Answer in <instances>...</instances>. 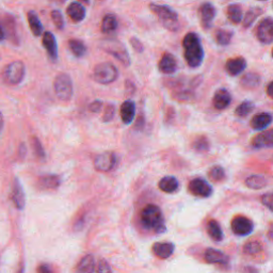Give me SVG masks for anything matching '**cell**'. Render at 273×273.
Wrapping results in <instances>:
<instances>
[{
    "instance_id": "obj_1",
    "label": "cell",
    "mask_w": 273,
    "mask_h": 273,
    "mask_svg": "<svg viewBox=\"0 0 273 273\" xmlns=\"http://www.w3.org/2000/svg\"><path fill=\"white\" fill-rule=\"evenodd\" d=\"M182 46L183 57H185V60L190 68L196 69L201 66L204 61L205 53L198 35L194 32L187 33L183 38Z\"/></svg>"
},
{
    "instance_id": "obj_2",
    "label": "cell",
    "mask_w": 273,
    "mask_h": 273,
    "mask_svg": "<svg viewBox=\"0 0 273 273\" xmlns=\"http://www.w3.org/2000/svg\"><path fill=\"white\" fill-rule=\"evenodd\" d=\"M141 222L147 230L156 233H162L166 231L164 215H162L161 209L156 205L150 204L142 210Z\"/></svg>"
},
{
    "instance_id": "obj_3",
    "label": "cell",
    "mask_w": 273,
    "mask_h": 273,
    "mask_svg": "<svg viewBox=\"0 0 273 273\" xmlns=\"http://www.w3.org/2000/svg\"><path fill=\"white\" fill-rule=\"evenodd\" d=\"M150 9L159 19L160 23L170 31H176L180 28V19L177 13L168 5L151 3Z\"/></svg>"
},
{
    "instance_id": "obj_4",
    "label": "cell",
    "mask_w": 273,
    "mask_h": 273,
    "mask_svg": "<svg viewBox=\"0 0 273 273\" xmlns=\"http://www.w3.org/2000/svg\"><path fill=\"white\" fill-rule=\"evenodd\" d=\"M119 77L116 66L110 62L99 63L93 70V79L100 85H110Z\"/></svg>"
},
{
    "instance_id": "obj_5",
    "label": "cell",
    "mask_w": 273,
    "mask_h": 273,
    "mask_svg": "<svg viewBox=\"0 0 273 273\" xmlns=\"http://www.w3.org/2000/svg\"><path fill=\"white\" fill-rule=\"evenodd\" d=\"M26 75V68L24 62L14 61L4 69L2 73V79L6 85L16 86L24 80Z\"/></svg>"
},
{
    "instance_id": "obj_6",
    "label": "cell",
    "mask_w": 273,
    "mask_h": 273,
    "mask_svg": "<svg viewBox=\"0 0 273 273\" xmlns=\"http://www.w3.org/2000/svg\"><path fill=\"white\" fill-rule=\"evenodd\" d=\"M54 89L57 97L60 100L68 101L73 96V83L68 74H59L55 78Z\"/></svg>"
},
{
    "instance_id": "obj_7",
    "label": "cell",
    "mask_w": 273,
    "mask_h": 273,
    "mask_svg": "<svg viewBox=\"0 0 273 273\" xmlns=\"http://www.w3.org/2000/svg\"><path fill=\"white\" fill-rule=\"evenodd\" d=\"M117 158L114 153L106 152L97 155L94 159V167L99 172H109L116 166Z\"/></svg>"
},
{
    "instance_id": "obj_8",
    "label": "cell",
    "mask_w": 273,
    "mask_h": 273,
    "mask_svg": "<svg viewBox=\"0 0 273 273\" xmlns=\"http://www.w3.org/2000/svg\"><path fill=\"white\" fill-rule=\"evenodd\" d=\"M257 39L263 44H271L273 42V20L271 17H266L261 21L256 31Z\"/></svg>"
},
{
    "instance_id": "obj_9",
    "label": "cell",
    "mask_w": 273,
    "mask_h": 273,
    "mask_svg": "<svg viewBox=\"0 0 273 273\" xmlns=\"http://www.w3.org/2000/svg\"><path fill=\"white\" fill-rule=\"evenodd\" d=\"M232 230L238 236H248L254 230L252 221L245 216H238L232 221Z\"/></svg>"
},
{
    "instance_id": "obj_10",
    "label": "cell",
    "mask_w": 273,
    "mask_h": 273,
    "mask_svg": "<svg viewBox=\"0 0 273 273\" xmlns=\"http://www.w3.org/2000/svg\"><path fill=\"white\" fill-rule=\"evenodd\" d=\"M189 191L193 195L200 197H208L212 194V188L203 179H194L189 182Z\"/></svg>"
},
{
    "instance_id": "obj_11",
    "label": "cell",
    "mask_w": 273,
    "mask_h": 273,
    "mask_svg": "<svg viewBox=\"0 0 273 273\" xmlns=\"http://www.w3.org/2000/svg\"><path fill=\"white\" fill-rule=\"evenodd\" d=\"M216 8L215 5L210 2H204L198 10V14H200V19L202 26L205 29H210L212 26V21L216 17Z\"/></svg>"
},
{
    "instance_id": "obj_12",
    "label": "cell",
    "mask_w": 273,
    "mask_h": 273,
    "mask_svg": "<svg viewBox=\"0 0 273 273\" xmlns=\"http://www.w3.org/2000/svg\"><path fill=\"white\" fill-rule=\"evenodd\" d=\"M106 49L107 53L111 54L114 58H116L117 60L123 63V65L125 66H129L130 64V59H129V55L128 51L126 50V48L124 47V45H122L121 43H111L110 44V46L104 47Z\"/></svg>"
},
{
    "instance_id": "obj_13",
    "label": "cell",
    "mask_w": 273,
    "mask_h": 273,
    "mask_svg": "<svg viewBox=\"0 0 273 273\" xmlns=\"http://www.w3.org/2000/svg\"><path fill=\"white\" fill-rule=\"evenodd\" d=\"M247 69V60L242 57L228 59L225 64V70L230 76H238Z\"/></svg>"
},
{
    "instance_id": "obj_14",
    "label": "cell",
    "mask_w": 273,
    "mask_h": 273,
    "mask_svg": "<svg viewBox=\"0 0 273 273\" xmlns=\"http://www.w3.org/2000/svg\"><path fill=\"white\" fill-rule=\"evenodd\" d=\"M212 104H213V107L218 110L226 109L232 104V94L224 88L219 89V90L215 93V95H213Z\"/></svg>"
},
{
    "instance_id": "obj_15",
    "label": "cell",
    "mask_w": 273,
    "mask_h": 273,
    "mask_svg": "<svg viewBox=\"0 0 273 273\" xmlns=\"http://www.w3.org/2000/svg\"><path fill=\"white\" fill-rule=\"evenodd\" d=\"M12 201L14 203V206H15L18 210L24 209L25 204H26L25 192H24L23 186H21V183L17 179L14 180V183H13Z\"/></svg>"
},
{
    "instance_id": "obj_16",
    "label": "cell",
    "mask_w": 273,
    "mask_h": 273,
    "mask_svg": "<svg viewBox=\"0 0 273 273\" xmlns=\"http://www.w3.org/2000/svg\"><path fill=\"white\" fill-rule=\"evenodd\" d=\"M272 123V114L270 112H261L254 115L251 120V127L256 131L265 130Z\"/></svg>"
},
{
    "instance_id": "obj_17",
    "label": "cell",
    "mask_w": 273,
    "mask_h": 273,
    "mask_svg": "<svg viewBox=\"0 0 273 273\" xmlns=\"http://www.w3.org/2000/svg\"><path fill=\"white\" fill-rule=\"evenodd\" d=\"M273 145V131L267 130L261 132L260 135L253 138L252 140V146L254 149H270Z\"/></svg>"
},
{
    "instance_id": "obj_18",
    "label": "cell",
    "mask_w": 273,
    "mask_h": 273,
    "mask_svg": "<svg viewBox=\"0 0 273 273\" xmlns=\"http://www.w3.org/2000/svg\"><path fill=\"white\" fill-rule=\"evenodd\" d=\"M42 43H43L44 47H45L47 54L51 60H57L58 59V44H57L55 35L49 31L44 32Z\"/></svg>"
},
{
    "instance_id": "obj_19",
    "label": "cell",
    "mask_w": 273,
    "mask_h": 273,
    "mask_svg": "<svg viewBox=\"0 0 273 273\" xmlns=\"http://www.w3.org/2000/svg\"><path fill=\"white\" fill-rule=\"evenodd\" d=\"M121 119L124 124H130L136 116V102L131 99L125 100L121 106Z\"/></svg>"
},
{
    "instance_id": "obj_20",
    "label": "cell",
    "mask_w": 273,
    "mask_h": 273,
    "mask_svg": "<svg viewBox=\"0 0 273 273\" xmlns=\"http://www.w3.org/2000/svg\"><path fill=\"white\" fill-rule=\"evenodd\" d=\"M159 70L164 74H173L177 71V61L172 54H165L159 61Z\"/></svg>"
},
{
    "instance_id": "obj_21",
    "label": "cell",
    "mask_w": 273,
    "mask_h": 273,
    "mask_svg": "<svg viewBox=\"0 0 273 273\" xmlns=\"http://www.w3.org/2000/svg\"><path fill=\"white\" fill-rule=\"evenodd\" d=\"M66 12H68L69 17L75 21V23H80L86 18V9L83 4H80L79 2H71V4L68 6L66 9Z\"/></svg>"
},
{
    "instance_id": "obj_22",
    "label": "cell",
    "mask_w": 273,
    "mask_h": 273,
    "mask_svg": "<svg viewBox=\"0 0 273 273\" xmlns=\"http://www.w3.org/2000/svg\"><path fill=\"white\" fill-rule=\"evenodd\" d=\"M205 261L208 264H219V265H227L228 258L227 256L216 249H207L205 252Z\"/></svg>"
},
{
    "instance_id": "obj_23",
    "label": "cell",
    "mask_w": 273,
    "mask_h": 273,
    "mask_svg": "<svg viewBox=\"0 0 273 273\" xmlns=\"http://www.w3.org/2000/svg\"><path fill=\"white\" fill-rule=\"evenodd\" d=\"M153 252L159 258L167 260L173 254L174 245L171 242H157L153 246Z\"/></svg>"
},
{
    "instance_id": "obj_24",
    "label": "cell",
    "mask_w": 273,
    "mask_h": 273,
    "mask_svg": "<svg viewBox=\"0 0 273 273\" xmlns=\"http://www.w3.org/2000/svg\"><path fill=\"white\" fill-rule=\"evenodd\" d=\"M261 81H262V78L257 73L250 72V73H247L246 75L242 76L240 84L245 89H248V90H253V89L260 87Z\"/></svg>"
},
{
    "instance_id": "obj_25",
    "label": "cell",
    "mask_w": 273,
    "mask_h": 273,
    "mask_svg": "<svg viewBox=\"0 0 273 273\" xmlns=\"http://www.w3.org/2000/svg\"><path fill=\"white\" fill-rule=\"evenodd\" d=\"M159 188L166 193H174L180 188V182L174 176H166L159 182Z\"/></svg>"
},
{
    "instance_id": "obj_26",
    "label": "cell",
    "mask_w": 273,
    "mask_h": 273,
    "mask_svg": "<svg viewBox=\"0 0 273 273\" xmlns=\"http://www.w3.org/2000/svg\"><path fill=\"white\" fill-rule=\"evenodd\" d=\"M95 261L93 255H86L77 265L75 273H94Z\"/></svg>"
},
{
    "instance_id": "obj_27",
    "label": "cell",
    "mask_w": 273,
    "mask_h": 273,
    "mask_svg": "<svg viewBox=\"0 0 273 273\" xmlns=\"http://www.w3.org/2000/svg\"><path fill=\"white\" fill-rule=\"evenodd\" d=\"M27 18H28V23H29V27H30L31 31L33 33V35L35 36H40L43 33V25L41 23V20L39 18V16L36 15L35 12L33 11H29L27 14Z\"/></svg>"
},
{
    "instance_id": "obj_28",
    "label": "cell",
    "mask_w": 273,
    "mask_h": 273,
    "mask_svg": "<svg viewBox=\"0 0 273 273\" xmlns=\"http://www.w3.org/2000/svg\"><path fill=\"white\" fill-rule=\"evenodd\" d=\"M117 26H119V23L113 14H107L101 21V31L102 33L110 34L116 30Z\"/></svg>"
},
{
    "instance_id": "obj_29",
    "label": "cell",
    "mask_w": 273,
    "mask_h": 273,
    "mask_svg": "<svg viewBox=\"0 0 273 273\" xmlns=\"http://www.w3.org/2000/svg\"><path fill=\"white\" fill-rule=\"evenodd\" d=\"M268 183V179L263 175H251L246 180V185L251 189H263Z\"/></svg>"
},
{
    "instance_id": "obj_30",
    "label": "cell",
    "mask_w": 273,
    "mask_h": 273,
    "mask_svg": "<svg viewBox=\"0 0 273 273\" xmlns=\"http://www.w3.org/2000/svg\"><path fill=\"white\" fill-rule=\"evenodd\" d=\"M40 186L44 189H56L60 186V177L54 174H48L40 177Z\"/></svg>"
},
{
    "instance_id": "obj_31",
    "label": "cell",
    "mask_w": 273,
    "mask_h": 273,
    "mask_svg": "<svg viewBox=\"0 0 273 273\" xmlns=\"http://www.w3.org/2000/svg\"><path fill=\"white\" fill-rule=\"evenodd\" d=\"M69 48L71 50V53L77 58L84 57L87 53V47L85 45V43L77 39H72L69 41Z\"/></svg>"
},
{
    "instance_id": "obj_32",
    "label": "cell",
    "mask_w": 273,
    "mask_h": 273,
    "mask_svg": "<svg viewBox=\"0 0 273 273\" xmlns=\"http://www.w3.org/2000/svg\"><path fill=\"white\" fill-rule=\"evenodd\" d=\"M227 17L230 18L231 21H233L234 24H239L242 20V9L240 4L238 3H233L231 5H228V8L226 10Z\"/></svg>"
},
{
    "instance_id": "obj_33",
    "label": "cell",
    "mask_w": 273,
    "mask_h": 273,
    "mask_svg": "<svg viewBox=\"0 0 273 273\" xmlns=\"http://www.w3.org/2000/svg\"><path fill=\"white\" fill-rule=\"evenodd\" d=\"M207 232H208V235L215 241H221L223 239L222 228H221L220 224L216 220L209 221V223L207 225Z\"/></svg>"
},
{
    "instance_id": "obj_34",
    "label": "cell",
    "mask_w": 273,
    "mask_h": 273,
    "mask_svg": "<svg viewBox=\"0 0 273 273\" xmlns=\"http://www.w3.org/2000/svg\"><path fill=\"white\" fill-rule=\"evenodd\" d=\"M254 108H255V105L253 101L245 100V101H242L237 108H236L235 114L239 117H246L247 115L253 112Z\"/></svg>"
},
{
    "instance_id": "obj_35",
    "label": "cell",
    "mask_w": 273,
    "mask_h": 273,
    "mask_svg": "<svg viewBox=\"0 0 273 273\" xmlns=\"http://www.w3.org/2000/svg\"><path fill=\"white\" fill-rule=\"evenodd\" d=\"M262 13H263V9L258 8V6H256V8H251L247 12L245 18H243V27L249 28L252 26L254 21L257 19V17L262 15Z\"/></svg>"
},
{
    "instance_id": "obj_36",
    "label": "cell",
    "mask_w": 273,
    "mask_h": 273,
    "mask_svg": "<svg viewBox=\"0 0 273 273\" xmlns=\"http://www.w3.org/2000/svg\"><path fill=\"white\" fill-rule=\"evenodd\" d=\"M216 42L221 46H227L228 44L232 42L233 38V32L227 31L225 29H219V30L216 32Z\"/></svg>"
},
{
    "instance_id": "obj_37",
    "label": "cell",
    "mask_w": 273,
    "mask_h": 273,
    "mask_svg": "<svg viewBox=\"0 0 273 273\" xmlns=\"http://www.w3.org/2000/svg\"><path fill=\"white\" fill-rule=\"evenodd\" d=\"M192 146H193L194 151H196L198 153H205L209 150L210 144H209V141L207 138H206L205 136H201V137H197L194 140Z\"/></svg>"
},
{
    "instance_id": "obj_38",
    "label": "cell",
    "mask_w": 273,
    "mask_h": 273,
    "mask_svg": "<svg viewBox=\"0 0 273 273\" xmlns=\"http://www.w3.org/2000/svg\"><path fill=\"white\" fill-rule=\"evenodd\" d=\"M208 176L213 182H221L225 179V171L222 167L215 166L209 170Z\"/></svg>"
},
{
    "instance_id": "obj_39",
    "label": "cell",
    "mask_w": 273,
    "mask_h": 273,
    "mask_svg": "<svg viewBox=\"0 0 273 273\" xmlns=\"http://www.w3.org/2000/svg\"><path fill=\"white\" fill-rule=\"evenodd\" d=\"M263 250V246L258 241H250L243 248L245 253L249 255H255L258 254Z\"/></svg>"
},
{
    "instance_id": "obj_40",
    "label": "cell",
    "mask_w": 273,
    "mask_h": 273,
    "mask_svg": "<svg viewBox=\"0 0 273 273\" xmlns=\"http://www.w3.org/2000/svg\"><path fill=\"white\" fill-rule=\"evenodd\" d=\"M51 19H53L56 28L59 29V30H62V29L64 28V18H63V15L61 14V12L58 10H54L53 12H51Z\"/></svg>"
},
{
    "instance_id": "obj_41",
    "label": "cell",
    "mask_w": 273,
    "mask_h": 273,
    "mask_svg": "<svg viewBox=\"0 0 273 273\" xmlns=\"http://www.w3.org/2000/svg\"><path fill=\"white\" fill-rule=\"evenodd\" d=\"M31 143H32L33 151H34L36 156H38L40 159L45 158V152H44V149H43V146H42V144L40 142V140L38 138L33 137L31 139Z\"/></svg>"
},
{
    "instance_id": "obj_42",
    "label": "cell",
    "mask_w": 273,
    "mask_h": 273,
    "mask_svg": "<svg viewBox=\"0 0 273 273\" xmlns=\"http://www.w3.org/2000/svg\"><path fill=\"white\" fill-rule=\"evenodd\" d=\"M115 114V108L113 105H108L104 110V115H102V121L108 123L111 121Z\"/></svg>"
},
{
    "instance_id": "obj_43",
    "label": "cell",
    "mask_w": 273,
    "mask_h": 273,
    "mask_svg": "<svg viewBox=\"0 0 273 273\" xmlns=\"http://www.w3.org/2000/svg\"><path fill=\"white\" fill-rule=\"evenodd\" d=\"M97 273H112L111 268H110L109 264L105 260H100L96 267Z\"/></svg>"
},
{
    "instance_id": "obj_44",
    "label": "cell",
    "mask_w": 273,
    "mask_h": 273,
    "mask_svg": "<svg viewBox=\"0 0 273 273\" xmlns=\"http://www.w3.org/2000/svg\"><path fill=\"white\" fill-rule=\"evenodd\" d=\"M102 106H104V104H102V101L99 100V99H96V100H94L93 102H91L90 106H89V110H90L91 112L97 113V112L101 111Z\"/></svg>"
},
{
    "instance_id": "obj_45",
    "label": "cell",
    "mask_w": 273,
    "mask_h": 273,
    "mask_svg": "<svg viewBox=\"0 0 273 273\" xmlns=\"http://www.w3.org/2000/svg\"><path fill=\"white\" fill-rule=\"evenodd\" d=\"M130 44H131L132 48H134L135 51H137V53H143L144 46H143V44L141 43V41H140L139 39H137V38H131Z\"/></svg>"
},
{
    "instance_id": "obj_46",
    "label": "cell",
    "mask_w": 273,
    "mask_h": 273,
    "mask_svg": "<svg viewBox=\"0 0 273 273\" xmlns=\"http://www.w3.org/2000/svg\"><path fill=\"white\" fill-rule=\"evenodd\" d=\"M262 201H263V204L269 208V210H272V194L270 192L265 194L262 198Z\"/></svg>"
},
{
    "instance_id": "obj_47",
    "label": "cell",
    "mask_w": 273,
    "mask_h": 273,
    "mask_svg": "<svg viewBox=\"0 0 273 273\" xmlns=\"http://www.w3.org/2000/svg\"><path fill=\"white\" fill-rule=\"evenodd\" d=\"M36 271H38V273H53V269L47 264H41Z\"/></svg>"
},
{
    "instance_id": "obj_48",
    "label": "cell",
    "mask_w": 273,
    "mask_h": 273,
    "mask_svg": "<svg viewBox=\"0 0 273 273\" xmlns=\"http://www.w3.org/2000/svg\"><path fill=\"white\" fill-rule=\"evenodd\" d=\"M272 86H273V83H270L268 85V88H267V93H268V96L269 97L273 96V95H272Z\"/></svg>"
},
{
    "instance_id": "obj_49",
    "label": "cell",
    "mask_w": 273,
    "mask_h": 273,
    "mask_svg": "<svg viewBox=\"0 0 273 273\" xmlns=\"http://www.w3.org/2000/svg\"><path fill=\"white\" fill-rule=\"evenodd\" d=\"M4 35H5V33H4L3 28L1 25H0V41H2L4 39Z\"/></svg>"
},
{
    "instance_id": "obj_50",
    "label": "cell",
    "mask_w": 273,
    "mask_h": 273,
    "mask_svg": "<svg viewBox=\"0 0 273 273\" xmlns=\"http://www.w3.org/2000/svg\"><path fill=\"white\" fill-rule=\"evenodd\" d=\"M49 1L55 3V4H62L66 1V0H49Z\"/></svg>"
},
{
    "instance_id": "obj_51",
    "label": "cell",
    "mask_w": 273,
    "mask_h": 273,
    "mask_svg": "<svg viewBox=\"0 0 273 273\" xmlns=\"http://www.w3.org/2000/svg\"><path fill=\"white\" fill-rule=\"evenodd\" d=\"M3 129V117H2V114L0 113V132L2 131Z\"/></svg>"
},
{
    "instance_id": "obj_52",
    "label": "cell",
    "mask_w": 273,
    "mask_h": 273,
    "mask_svg": "<svg viewBox=\"0 0 273 273\" xmlns=\"http://www.w3.org/2000/svg\"><path fill=\"white\" fill-rule=\"evenodd\" d=\"M80 1L86 2V3H89V2H90V0H80Z\"/></svg>"
},
{
    "instance_id": "obj_53",
    "label": "cell",
    "mask_w": 273,
    "mask_h": 273,
    "mask_svg": "<svg viewBox=\"0 0 273 273\" xmlns=\"http://www.w3.org/2000/svg\"><path fill=\"white\" fill-rule=\"evenodd\" d=\"M260 1H266V0H260Z\"/></svg>"
}]
</instances>
